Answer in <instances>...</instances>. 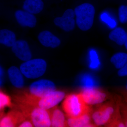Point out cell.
<instances>
[{"label":"cell","mask_w":127,"mask_h":127,"mask_svg":"<svg viewBox=\"0 0 127 127\" xmlns=\"http://www.w3.org/2000/svg\"><path fill=\"white\" fill-rule=\"evenodd\" d=\"M65 93L55 91L41 97H37L29 93L17 95L16 101L18 104L38 107L45 110H49L56 107L63 100Z\"/></svg>","instance_id":"1"},{"label":"cell","mask_w":127,"mask_h":127,"mask_svg":"<svg viewBox=\"0 0 127 127\" xmlns=\"http://www.w3.org/2000/svg\"><path fill=\"white\" fill-rule=\"evenodd\" d=\"M62 107L70 118L78 117L92 111L91 107L84 101L80 93L67 95L63 103Z\"/></svg>","instance_id":"2"},{"label":"cell","mask_w":127,"mask_h":127,"mask_svg":"<svg viewBox=\"0 0 127 127\" xmlns=\"http://www.w3.org/2000/svg\"><path fill=\"white\" fill-rule=\"evenodd\" d=\"M19 109L26 118L31 120L34 127H51L49 110H45L38 107L18 104Z\"/></svg>","instance_id":"3"},{"label":"cell","mask_w":127,"mask_h":127,"mask_svg":"<svg viewBox=\"0 0 127 127\" xmlns=\"http://www.w3.org/2000/svg\"><path fill=\"white\" fill-rule=\"evenodd\" d=\"M76 23L78 27L83 31L91 29L94 23L95 9L92 5L84 3L75 8Z\"/></svg>","instance_id":"4"},{"label":"cell","mask_w":127,"mask_h":127,"mask_svg":"<svg viewBox=\"0 0 127 127\" xmlns=\"http://www.w3.org/2000/svg\"><path fill=\"white\" fill-rule=\"evenodd\" d=\"M117 102L111 100L98 107L91 113L92 120L96 127H106L111 122L114 115Z\"/></svg>","instance_id":"5"},{"label":"cell","mask_w":127,"mask_h":127,"mask_svg":"<svg viewBox=\"0 0 127 127\" xmlns=\"http://www.w3.org/2000/svg\"><path fill=\"white\" fill-rule=\"evenodd\" d=\"M47 63L42 59H36L27 61L21 65L20 70L26 77L35 79L41 76L45 72Z\"/></svg>","instance_id":"6"},{"label":"cell","mask_w":127,"mask_h":127,"mask_svg":"<svg viewBox=\"0 0 127 127\" xmlns=\"http://www.w3.org/2000/svg\"><path fill=\"white\" fill-rule=\"evenodd\" d=\"M80 93L84 101L88 105L100 104L109 98L106 92L96 87L83 88Z\"/></svg>","instance_id":"7"},{"label":"cell","mask_w":127,"mask_h":127,"mask_svg":"<svg viewBox=\"0 0 127 127\" xmlns=\"http://www.w3.org/2000/svg\"><path fill=\"white\" fill-rule=\"evenodd\" d=\"M56 90V86L53 82L47 79H41L30 85L29 93L35 96L41 97Z\"/></svg>","instance_id":"8"},{"label":"cell","mask_w":127,"mask_h":127,"mask_svg":"<svg viewBox=\"0 0 127 127\" xmlns=\"http://www.w3.org/2000/svg\"><path fill=\"white\" fill-rule=\"evenodd\" d=\"M75 16L74 11L72 9H68L64 12L62 16L55 18L54 22L56 26L59 27L64 31H71L75 28Z\"/></svg>","instance_id":"9"},{"label":"cell","mask_w":127,"mask_h":127,"mask_svg":"<svg viewBox=\"0 0 127 127\" xmlns=\"http://www.w3.org/2000/svg\"><path fill=\"white\" fill-rule=\"evenodd\" d=\"M26 119L25 115L21 111H11L1 119L0 127H18Z\"/></svg>","instance_id":"10"},{"label":"cell","mask_w":127,"mask_h":127,"mask_svg":"<svg viewBox=\"0 0 127 127\" xmlns=\"http://www.w3.org/2000/svg\"><path fill=\"white\" fill-rule=\"evenodd\" d=\"M12 50L19 59L27 61L32 58L31 52L27 42L24 40L16 41L12 46Z\"/></svg>","instance_id":"11"},{"label":"cell","mask_w":127,"mask_h":127,"mask_svg":"<svg viewBox=\"0 0 127 127\" xmlns=\"http://www.w3.org/2000/svg\"><path fill=\"white\" fill-rule=\"evenodd\" d=\"M92 111L76 118H68L67 120V127H96L92 122Z\"/></svg>","instance_id":"12"},{"label":"cell","mask_w":127,"mask_h":127,"mask_svg":"<svg viewBox=\"0 0 127 127\" xmlns=\"http://www.w3.org/2000/svg\"><path fill=\"white\" fill-rule=\"evenodd\" d=\"M15 16L17 22L22 26L33 28L36 25V18L30 12L22 10L17 11Z\"/></svg>","instance_id":"13"},{"label":"cell","mask_w":127,"mask_h":127,"mask_svg":"<svg viewBox=\"0 0 127 127\" xmlns=\"http://www.w3.org/2000/svg\"><path fill=\"white\" fill-rule=\"evenodd\" d=\"M38 38L41 44L46 47L55 48L60 45L61 43V41L57 37L48 31L41 32Z\"/></svg>","instance_id":"14"},{"label":"cell","mask_w":127,"mask_h":127,"mask_svg":"<svg viewBox=\"0 0 127 127\" xmlns=\"http://www.w3.org/2000/svg\"><path fill=\"white\" fill-rule=\"evenodd\" d=\"M51 120V127H67V120L62 112L56 106L49 109Z\"/></svg>","instance_id":"15"},{"label":"cell","mask_w":127,"mask_h":127,"mask_svg":"<svg viewBox=\"0 0 127 127\" xmlns=\"http://www.w3.org/2000/svg\"><path fill=\"white\" fill-rule=\"evenodd\" d=\"M7 72L9 79L12 85L16 88H22L24 86V80L20 70L15 66H12L8 69Z\"/></svg>","instance_id":"16"},{"label":"cell","mask_w":127,"mask_h":127,"mask_svg":"<svg viewBox=\"0 0 127 127\" xmlns=\"http://www.w3.org/2000/svg\"><path fill=\"white\" fill-rule=\"evenodd\" d=\"M43 7L44 3L41 0H26L23 5V9L32 14L40 13Z\"/></svg>","instance_id":"17"},{"label":"cell","mask_w":127,"mask_h":127,"mask_svg":"<svg viewBox=\"0 0 127 127\" xmlns=\"http://www.w3.org/2000/svg\"><path fill=\"white\" fill-rule=\"evenodd\" d=\"M16 35L11 31L4 29L0 30V43L6 46H12L16 41Z\"/></svg>","instance_id":"18"},{"label":"cell","mask_w":127,"mask_h":127,"mask_svg":"<svg viewBox=\"0 0 127 127\" xmlns=\"http://www.w3.org/2000/svg\"><path fill=\"white\" fill-rule=\"evenodd\" d=\"M126 33L122 28L118 27L109 33V37L119 45L122 46L125 43Z\"/></svg>","instance_id":"19"},{"label":"cell","mask_w":127,"mask_h":127,"mask_svg":"<svg viewBox=\"0 0 127 127\" xmlns=\"http://www.w3.org/2000/svg\"><path fill=\"white\" fill-rule=\"evenodd\" d=\"M120 103L117 102L115 112L114 114L111 122L107 127H125V124L122 117L120 110Z\"/></svg>","instance_id":"20"},{"label":"cell","mask_w":127,"mask_h":127,"mask_svg":"<svg viewBox=\"0 0 127 127\" xmlns=\"http://www.w3.org/2000/svg\"><path fill=\"white\" fill-rule=\"evenodd\" d=\"M111 63L117 69H120L127 63V54L118 52L113 55L111 59Z\"/></svg>","instance_id":"21"},{"label":"cell","mask_w":127,"mask_h":127,"mask_svg":"<svg viewBox=\"0 0 127 127\" xmlns=\"http://www.w3.org/2000/svg\"><path fill=\"white\" fill-rule=\"evenodd\" d=\"M11 106V100L10 97L0 91V115H3L5 108Z\"/></svg>","instance_id":"22"},{"label":"cell","mask_w":127,"mask_h":127,"mask_svg":"<svg viewBox=\"0 0 127 127\" xmlns=\"http://www.w3.org/2000/svg\"><path fill=\"white\" fill-rule=\"evenodd\" d=\"M81 82L83 88L95 87L96 86V82L94 78L89 74H84L82 76Z\"/></svg>","instance_id":"23"},{"label":"cell","mask_w":127,"mask_h":127,"mask_svg":"<svg viewBox=\"0 0 127 127\" xmlns=\"http://www.w3.org/2000/svg\"><path fill=\"white\" fill-rule=\"evenodd\" d=\"M90 58L91 60L89 67L91 69H96L98 68L100 65V62L96 52L94 50L90 52Z\"/></svg>","instance_id":"24"},{"label":"cell","mask_w":127,"mask_h":127,"mask_svg":"<svg viewBox=\"0 0 127 127\" xmlns=\"http://www.w3.org/2000/svg\"><path fill=\"white\" fill-rule=\"evenodd\" d=\"M119 21L122 23L127 22V5H122L118 10Z\"/></svg>","instance_id":"25"},{"label":"cell","mask_w":127,"mask_h":127,"mask_svg":"<svg viewBox=\"0 0 127 127\" xmlns=\"http://www.w3.org/2000/svg\"><path fill=\"white\" fill-rule=\"evenodd\" d=\"M101 18L102 21L106 23L112 28L115 27L117 25L116 21L110 18L106 13H103L101 15Z\"/></svg>","instance_id":"26"},{"label":"cell","mask_w":127,"mask_h":127,"mask_svg":"<svg viewBox=\"0 0 127 127\" xmlns=\"http://www.w3.org/2000/svg\"><path fill=\"white\" fill-rule=\"evenodd\" d=\"M120 110L125 127H127V104H120Z\"/></svg>","instance_id":"27"},{"label":"cell","mask_w":127,"mask_h":127,"mask_svg":"<svg viewBox=\"0 0 127 127\" xmlns=\"http://www.w3.org/2000/svg\"><path fill=\"white\" fill-rule=\"evenodd\" d=\"M27 119V118H26ZM25 119L23 122L18 125V127H34L33 124L30 119L27 118Z\"/></svg>","instance_id":"28"},{"label":"cell","mask_w":127,"mask_h":127,"mask_svg":"<svg viewBox=\"0 0 127 127\" xmlns=\"http://www.w3.org/2000/svg\"><path fill=\"white\" fill-rule=\"evenodd\" d=\"M118 74L121 77L127 76V63L122 68L119 69L118 72Z\"/></svg>","instance_id":"29"},{"label":"cell","mask_w":127,"mask_h":127,"mask_svg":"<svg viewBox=\"0 0 127 127\" xmlns=\"http://www.w3.org/2000/svg\"><path fill=\"white\" fill-rule=\"evenodd\" d=\"M124 45H125V48H126V49L127 50V33L126 34V39H125V43H124Z\"/></svg>","instance_id":"30"},{"label":"cell","mask_w":127,"mask_h":127,"mask_svg":"<svg viewBox=\"0 0 127 127\" xmlns=\"http://www.w3.org/2000/svg\"><path fill=\"white\" fill-rule=\"evenodd\" d=\"M3 75V71L2 70V68L0 66V77H1V76Z\"/></svg>","instance_id":"31"},{"label":"cell","mask_w":127,"mask_h":127,"mask_svg":"<svg viewBox=\"0 0 127 127\" xmlns=\"http://www.w3.org/2000/svg\"><path fill=\"white\" fill-rule=\"evenodd\" d=\"M125 89H126V91H127V84H126V87H125Z\"/></svg>","instance_id":"32"},{"label":"cell","mask_w":127,"mask_h":127,"mask_svg":"<svg viewBox=\"0 0 127 127\" xmlns=\"http://www.w3.org/2000/svg\"><path fill=\"white\" fill-rule=\"evenodd\" d=\"M2 117H3V115H0V120L1 119V118Z\"/></svg>","instance_id":"33"},{"label":"cell","mask_w":127,"mask_h":127,"mask_svg":"<svg viewBox=\"0 0 127 127\" xmlns=\"http://www.w3.org/2000/svg\"><path fill=\"white\" fill-rule=\"evenodd\" d=\"M1 83H2V82H1V81L0 79V86L1 85Z\"/></svg>","instance_id":"34"}]
</instances>
